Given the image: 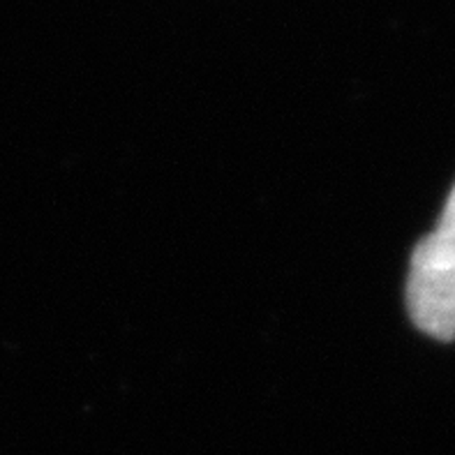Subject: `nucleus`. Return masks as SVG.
<instances>
[{
    "label": "nucleus",
    "mask_w": 455,
    "mask_h": 455,
    "mask_svg": "<svg viewBox=\"0 0 455 455\" xmlns=\"http://www.w3.org/2000/svg\"><path fill=\"white\" fill-rule=\"evenodd\" d=\"M411 264L455 266V185L444 204L439 225L423 238L411 254Z\"/></svg>",
    "instance_id": "2"
},
{
    "label": "nucleus",
    "mask_w": 455,
    "mask_h": 455,
    "mask_svg": "<svg viewBox=\"0 0 455 455\" xmlns=\"http://www.w3.org/2000/svg\"><path fill=\"white\" fill-rule=\"evenodd\" d=\"M404 296L416 329L437 340H453L455 266L411 264Z\"/></svg>",
    "instance_id": "1"
}]
</instances>
